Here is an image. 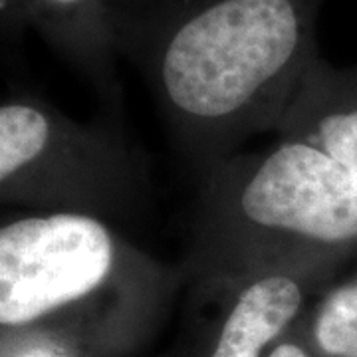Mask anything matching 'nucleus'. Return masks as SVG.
Masks as SVG:
<instances>
[{
    "mask_svg": "<svg viewBox=\"0 0 357 357\" xmlns=\"http://www.w3.org/2000/svg\"><path fill=\"white\" fill-rule=\"evenodd\" d=\"M167 270L107 220L38 213L0 229V324L28 328L109 294L163 284Z\"/></svg>",
    "mask_w": 357,
    "mask_h": 357,
    "instance_id": "obj_4",
    "label": "nucleus"
},
{
    "mask_svg": "<svg viewBox=\"0 0 357 357\" xmlns=\"http://www.w3.org/2000/svg\"><path fill=\"white\" fill-rule=\"evenodd\" d=\"M107 2H109V10L115 13V10H121V8H126V6L137 2V0H107Z\"/></svg>",
    "mask_w": 357,
    "mask_h": 357,
    "instance_id": "obj_10",
    "label": "nucleus"
},
{
    "mask_svg": "<svg viewBox=\"0 0 357 357\" xmlns=\"http://www.w3.org/2000/svg\"><path fill=\"white\" fill-rule=\"evenodd\" d=\"M321 0H137L112 13L199 181L258 133L276 131L312 62Z\"/></svg>",
    "mask_w": 357,
    "mask_h": 357,
    "instance_id": "obj_1",
    "label": "nucleus"
},
{
    "mask_svg": "<svg viewBox=\"0 0 357 357\" xmlns=\"http://www.w3.org/2000/svg\"><path fill=\"white\" fill-rule=\"evenodd\" d=\"M268 357H312L307 354L306 349L302 345L294 344V342H282L278 344Z\"/></svg>",
    "mask_w": 357,
    "mask_h": 357,
    "instance_id": "obj_9",
    "label": "nucleus"
},
{
    "mask_svg": "<svg viewBox=\"0 0 357 357\" xmlns=\"http://www.w3.org/2000/svg\"><path fill=\"white\" fill-rule=\"evenodd\" d=\"M2 8L34 26L93 89L105 117L121 126L119 48L107 0H2Z\"/></svg>",
    "mask_w": 357,
    "mask_h": 357,
    "instance_id": "obj_5",
    "label": "nucleus"
},
{
    "mask_svg": "<svg viewBox=\"0 0 357 357\" xmlns=\"http://www.w3.org/2000/svg\"><path fill=\"white\" fill-rule=\"evenodd\" d=\"M276 133L316 145L357 175V66L335 70L318 56Z\"/></svg>",
    "mask_w": 357,
    "mask_h": 357,
    "instance_id": "obj_6",
    "label": "nucleus"
},
{
    "mask_svg": "<svg viewBox=\"0 0 357 357\" xmlns=\"http://www.w3.org/2000/svg\"><path fill=\"white\" fill-rule=\"evenodd\" d=\"M149 189L141 155L112 119L79 123L28 91L0 105V201L103 220L133 217Z\"/></svg>",
    "mask_w": 357,
    "mask_h": 357,
    "instance_id": "obj_3",
    "label": "nucleus"
},
{
    "mask_svg": "<svg viewBox=\"0 0 357 357\" xmlns=\"http://www.w3.org/2000/svg\"><path fill=\"white\" fill-rule=\"evenodd\" d=\"M312 333L326 357H357V280L333 288L319 302Z\"/></svg>",
    "mask_w": 357,
    "mask_h": 357,
    "instance_id": "obj_8",
    "label": "nucleus"
},
{
    "mask_svg": "<svg viewBox=\"0 0 357 357\" xmlns=\"http://www.w3.org/2000/svg\"><path fill=\"white\" fill-rule=\"evenodd\" d=\"M357 252V175L319 147L280 139L201 178L181 270L204 288L272 274L318 284Z\"/></svg>",
    "mask_w": 357,
    "mask_h": 357,
    "instance_id": "obj_2",
    "label": "nucleus"
},
{
    "mask_svg": "<svg viewBox=\"0 0 357 357\" xmlns=\"http://www.w3.org/2000/svg\"><path fill=\"white\" fill-rule=\"evenodd\" d=\"M312 286L314 282L298 276L272 274L230 288V307L208 357L262 356L298 318Z\"/></svg>",
    "mask_w": 357,
    "mask_h": 357,
    "instance_id": "obj_7",
    "label": "nucleus"
}]
</instances>
